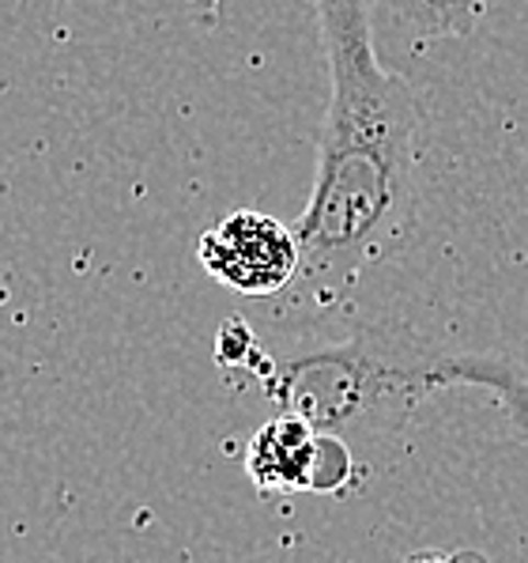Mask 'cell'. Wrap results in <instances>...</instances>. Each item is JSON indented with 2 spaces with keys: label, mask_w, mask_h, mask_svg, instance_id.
<instances>
[{
  "label": "cell",
  "mask_w": 528,
  "mask_h": 563,
  "mask_svg": "<svg viewBox=\"0 0 528 563\" xmlns=\"http://www.w3.org/2000/svg\"><path fill=\"white\" fill-rule=\"evenodd\" d=\"M328 54V118L317 181L294 228L299 280L340 291L401 235L412 205L419 99L374 54L367 0H317Z\"/></svg>",
  "instance_id": "6da1fadb"
},
{
  "label": "cell",
  "mask_w": 528,
  "mask_h": 563,
  "mask_svg": "<svg viewBox=\"0 0 528 563\" xmlns=\"http://www.w3.org/2000/svg\"><path fill=\"white\" fill-rule=\"evenodd\" d=\"M196 257L215 284L249 299L280 296L299 280L302 268V246L294 228L257 208L231 212L223 223L204 231Z\"/></svg>",
  "instance_id": "7a4b0ae2"
},
{
  "label": "cell",
  "mask_w": 528,
  "mask_h": 563,
  "mask_svg": "<svg viewBox=\"0 0 528 563\" xmlns=\"http://www.w3.org/2000/svg\"><path fill=\"white\" fill-rule=\"evenodd\" d=\"M246 473L265 496L288 492H340L355 465L340 439L317 435L306 416L268 420L246 446Z\"/></svg>",
  "instance_id": "3957f363"
},
{
  "label": "cell",
  "mask_w": 528,
  "mask_h": 563,
  "mask_svg": "<svg viewBox=\"0 0 528 563\" xmlns=\"http://www.w3.org/2000/svg\"><path fill=\"white\" fill-rule=\"evenodd\" d=\"M408 31L423 42L464 38L480 27L487 0H389Z\"/></svg>",
  "instance_id": "277c9868"
},
{
  "label": "cell",
  "mask_w": 528,
  "mask_h": 563,
  "mask_svg": "<svg viewBox=\"0 0 528 563\" xmlns=\"http://www.w3.org/2000/svg\"><path fill=\"white\" fill-rule=\"evenodd\" d=\"M449 563H491V560L483 556V552H472V549H464V552H453V556H449Z\"/></svg>",
  "instance_id": "5b68a950"
}]
</instances>
